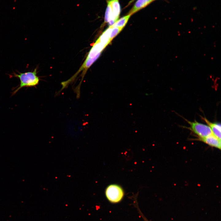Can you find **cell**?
Listing matches in <instances>:
<instances>
[{"instance_id": "obj_8", "label": "cell", "mask_w": 221, "mask_h": 221, "mask_svg": "<svg viewBox=\"0 0 221 221\" xmlns=\"http://www.w3.org/2000/svg\"><path fill=\"white\" fill-rule=\"evenodd\" d=\"M202 117L211 129L213 134L219 139H221L220 123L212 122L208 121L206 118Z\"/></svg>"}, {"instance_id": "obj_4", "label": "cell", "mask_w": 221, "mask_h": 221, "mask_svg": "<svg viewBox=\"0 0 221 221\" xmlns=\"http://www.w3.org/2000/svg\"><path fill=\"white\" fill-rule=\"evenodd\" d=\"M190 125L189 129L197 135L200 138H203L209 136L212 134L210 127L207 125L195 121L190 122L187 121Z\"/></svg>"}, {"instance_id": "obj_6", "label": "cell", "mask_w": 221, "mask_h": 221, "mask_svg": "<svg viewBox=\"0 0 221 221\" xmlns=\"http://www.w3.org/2000/svg\"><path fill=\"white\" fill-rule=\"evenodd\" d=\"M107 46L103 43L97 40L90 50L86 59L93 58L101 53Z\"/></svg>"}, {"instance_id": "obj_10", "label": "cell", "mask_w": 221, "mask_h": 221, "mask_svg": "<svg viewBox=\"0 0 221 221\" xmlns=\"http://www.w3.org/2000/svg\"><path fill=\"white\" fill-rule=\"evenodd\" d=\"M131 16L130 14H127L120 19H118L113 25L110 26L112 27H118L123 28Z\"/></svg>"}, {"instance_id": "obj_9", "label": "cell", "mask_w": 221, "mask_h": 221, "mask_svg": "<svg viewBox=\"0 0 221 221\" xmlns=\"http://www.w3.org/2000/svg\"><path fill=\"white\" fill-rule=\"evenodd\" d=\"M112 27L109 26L99 37L97 41L103 43L107 46L111 41L110 38Z\"/></svg>"}, {"instance_id": "obj_1", "label": "cell", "mask_w": 221, "mask_h": 221, "mask_svg": "<svg viewBox=\"0 0 221 221\" xmlns=\"http://www.w3.org/2000/svg\"><path fill=\"white\" fill-rule=\"evenodd\" d=\"M18 73L13 72L12 75H9L10 77L18 78L20 81L19 85L15 87V89L12 93V96L14 95L21 89L24 87H35L39 83L40 79L37 75V69L33 71L24 73L17 72Z\"/></svg>"}, {"instance_id": "obj_11", "label": "cell", "mask_w": 221, "mask_h": 221, "mask_svg": "<svg viewBox=\"0 0 221 221\" xmlns=\"http://www.w3.org/2000/svg\"><path fill=\"white\" fill-rule=\"evenodd\" d=\"M123 28L121 27H112L110 33V38L111 41L122 30Z\"/></svg>"}, {"instance_id": "obj_2", "label": "cell", "mask_w": 221, "mask_h": 221, "mask_svg": "<svg viewBox=\"0 0 221 221\" xmlns=\"http://www.w3.org/2000/svg\"><path fill=\"white\" fill-rule=\"evenodd\" d=\"M121 12L119 0H108L104 16L105 23L109 26L113 25L118 19Z\"/></svg>"}, {"instance_id": "obj_7", "label": "cell", "mask_w": 221, "mask_h": 221, "mask_svg": "<svg viewBox=\"0 0 221 221\" xmlns=\"http://www.w3.org/2000/svg\"><path fill=\"white\" fill-rule=\"evenodd\" d=\"M154 0H137L128 14L132 15L150 4Z\"/></svg>"}, {"instance_id": "obj_12", "label": "cell", "mask_w": 221, "mask_h": 221, "mask_svg": "<svg viewBox=\"0 0 221 221\" xmlns=\"http://www.w3.org/2000/svg\"><path fill=\"white\" fill-rule=\"evenodd\" d=\"M136 206L138 210L139 214L142 217V219H143L144 221H149L141 212V211L138 207V206L137 205Z\"/></svg>"}, {"instance_id": "obj_3", "label": "cell", "mask_w": 221, "mask_h": 221, "mask_svg": "<svg viewBox=\"0 0 221 221\" xmlns=\"http://www.w3.org/2000/svg\"><path fill=\"white\" fill-rule=\"evenodd\" d=\"M105 195L108 201L112 204H117L122 200L124 192L119 185L112 184L108 186L105 191Z\"/></svg>"}, {"instance_id": "obj_5", "label": "cell", "mask_w": 221, "mask_h": 221, "mask_svg": "<svg viewBox=\"0 0 221 221\" xmlns=\"http://www.w3.org/2000/svg\"><path fill=\"white\" fill-rule=\"evenodd\" d=\"M199 140L211 147L221 149V139L213 134L204 138H200Z\"/></svg>"}]
</instances>
